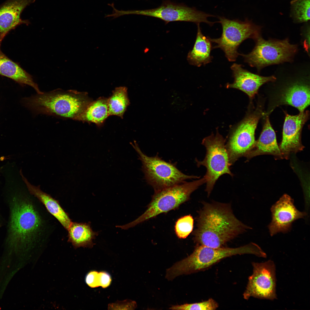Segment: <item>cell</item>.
Masks as SVG:
<instances>
[{
	"mask_svg": "<svg viewBox=\"0 0 310 310\" xmlns=\"http://www.w3.org/2000/svg\"><path fill=\"white\" fill-rule=\"evenodd\" d=\"M270 210L272 219L268 227L272 236L279 233L289 232L293 222L303 218L307 214L296 208L293 199L287 194L283 195L272 206Z\"/></svg>",
	"mask_w": 310,
	"mask_h": 310,
	"instance_id": "cell-13",
	"label": "cell"
},
{
	"mask_svg": "<svg viewBox=\"0 0 310 310\" xmlns=\"http://www.w3.org/2000/svg\"><path fill=\"white\" fill-rule=\"evenodd\" d=\"M197 25L196 40L192 49L188 54L187 59L190 65L199 67L212 62L213 57L211 52L213 46L210 38L206 36L202 33L200 24Z\"/></svg>",
	"mask_w": 310,
	"mask_h": 310,
	"instance_id": "cell-21",
	"label": "cell"
},
{
	"mask_svg": "<svg viewBox=\"0 0 310 310\" xmlns=\"http://www.w3.org/2000/svg\"><path fill=\"white\" fill-rule=\"evenodd\" d=\"M11 207L9 239L11 243H29L39 239L44 230V222L32 203L16 197Z\"/></svg>",
	"mask_w": 310,
	"mask_h": 310,
	"instance_id": "cell-4",
	"label": "cell"
},
{
	"mask_svg": "<svg viewBox=\"0 0 310 310\" xmlns=\"http://www.w3.org/2000/svg\"><path fill=\"white\" fill-rule=\"evenodd\" d=\"M136 302L129 300L118 301L108 305V309H134L137 307Z\"/></svg>",
	"mask_w": 310,
	"mask_h": 310,
	"instance_id": "cell-28",
	"label": "cell"
},
{
	"mask_svg": "<svg viewBox=\"0 0 310 310\" xmlns=\"http://www.w3.org/2000/svg\"><path fill=\"white\" fill-rule=\"evenodd\" d=\"M226 140L218 131L215 135L212 133L204 138L202 144L206 148V153L204 159L195 161L198 167L204 166L206 172L204 177L206 180L205 191L209 196L219 178L225 174L232 177L234 175L230 169V164L226 148Z\"/></svg>",
	"mask_w": 310,
	"mask_h": 310,
	"instance_id": "cell-7",
	"label": "cell"
},
{
	"mask_svg": "<svg viewBox=\"0 0 310 310\" xmlns=\"http://www.w3.org/2000/svg\"><path fill=\"white\" fill-rule=\"evenodd\" d=\"M127 88L125 86L116 88L112 95L107 98L109 116L116 115L123 118L128 106L130 104Z\"/></svg>",
	"mask_w": 310,
	"mask_h": 310,
	"instance_id": "cell-24",
	"label": "cell"
},
{
	"mask_svg": "<svg viewBox=\"0 0 310 310\" xmlns=\"http://www.w3.org/2000/svg\"><path fill=\"white\" fill-rule=\"evenodd\" d=\"M193 219L190 215L185 216L179 219L176 222L175 231L180 239H185L192 231Z\"/></svg>",
	"mask_w": 310,
	"mask_h": 310,
	"instance_id": "cell-26",
	"label": "cell"
},
{
	"mask_svg": "<svg viewBox=\"0 0 310 310\" xmlns=\"http://www.w3.org/2000/svg\"><path fill=\"white\" fill-rule=\"evenodd\" d=\"M218 18L222 33L219 38H210L211 42L216 44L213 49H220L229 61H235L240 55L238 49L240 44L246 39L255 40L260 36V28L248 20H231L222 16Z\"/></svg>",
	"mask_w": 310,
	"mask_h": 310,
	"instance_id": "cell-8",
	"label": "cell"
},
{
	"mask_svg": "<svg viewBox=\"0 0 310 310\" xmlns=\"http://www.w3.org/2000/svg\"><path fill=\"white\" fill-rule=\"evenodd\" d=\"M139 155L142 168L147 183L155 192L183 183L185 180L200 177L183 173L173 164L167 162L158 156L149 157L144 153L135 141L131 143Z\"/></svg>",
	"mask_w": 310,
	"mask_h": 310,
	"instance_id": "cell-6",
	"label": "cell"
},
{
	"mask_svg": "<svg viewBox=\"0 0 310 310\" xmlns=\"http://www.w3.org/2000/svg\"><path fill=\"white\" fill-rule=\"evenodd\" d=\"M109 116L107 98L100 97L91 101L76 121L93 123L100 127Z\"/></svg>",
	"mask_w": 310,
	"mask_h": 310,
	"instance_id": "cell-23",
	"label": "cell"
},
{
	"mask_svg": "<svg viewBox=\"0 0 310 310\" xmlns=\"http://www.w3.org/2000/svg\"><path fill=\"white\" fill-rule=\"evenodd\" d=\"M308 111L291 115L286 114L284 123L282 139L279 148L282 158H288L292 153H296L304 148L301 140V131L308 120Z\"/></svg>",
	"mask_w": 310,
	"mask_h": 310,
	"instance_id": "cell-14",
	"label": "cell"
},
{
	"mask_svg": "<svg viewBox=\"0 0 310 310\" xmlns=\"http://www.w3.org/2000/svg\"><path fill=\"white\" fill-rule=\"evenodd\" d=\"M263 114L262 110L257 108L248 113L230 133L225 147L231 166L245 157L253 146L255 130Z\"/></svg>",
	"mask_w": 310,
	"mask_h": 310,
	"instance_id": "cell-11",
	"label": "cell"
},
{
	"mask_svg": "<svg viewBox=\"0 0 310 310\" xmlns=\"http://www.w3.org/2000/svg\"><path fill=\"white\" fill-rule=\"evenodd\" d=\"M0 75L11 79L21 85L32 87L37 94L43 93L40 90L32 76L17 63L9 58L0 48Z\"/></svg>",
	"mask_w": 310,
	"mask_h": 310,
	"instance_id": "cell-20",
	"label": "cell"
},
{
	"mask_svg": "<svg viewBox=\"0 0 310 310\" xmlns=\"http://www.w3.org/2000/svg\"><path fill=\"white\" fill-rule=\"evenodd\" d=\"M99 286L103 288H106L110 284L112 279L110 274L105 271L98 272Z\"/></svg>",
	"mask_w": 310,
	"mask_h": 310,
	"instance_id": "cell-30",
	"label": "cell"
},
{
	"mask_svg": "<svg viewBox=\"0 0 310 310\" xmlns=\"http://www.w3.org/2000/svg\"><path fill=\"white\" fill-rule=\"evenodd\" d=\"M98 272L95 271L90 272L85 277V282L90 287L94 288L99 286Z\"/></svg>",
	"mask_w": 310,
	"mask_h": 310,
	"instance_id": "cell-29",
	"label": "cell"
},
{
	"mask_svg": "<svg viewBox=\"0 0 310 310\" xmlns=\"http://www.w3.org/2000/svg\"><path fill=\"white\" fill-rule=\"evenodd\" d=\"M20 173L30 193L36 197L44 205L48 211L67 230L72 222L58 201L43 192L39 186H36L30 184L23 175L21 170Z\"/></svg>",
	"mask_w": 310,
	"mask_h": 310,
	"instance_id": "cell-18",
	"label": "cell"
},
{
	"mask_svg": "<svg viewBox=\"0 0 310 310\" xmlns=\"http://www.w3.org/2000/svg\"><path fill=\"white\" fill-rule=\"evenodd\" d=\"M92 100L86 92L59 89L25 98L24 101L36 114L76 120Z\"/></svg>",
	"mask_w": 310,
	"mask_h": 310,
	"instance_id": "cell-2",
	"label": "cell"
},
{
	"mask_svg": "<svg viewBox=\"0 0 310 310\" xmlns=\"http://www.w3.org/2000/svg\"><path fill=\"white\" fill-rule=\"evenodd\" d=\"M35 0H7L0 5V48L3 40L11 30L22 24H30L29 21L22 20L21 15Z\"/></svg>",
	"mask_w": 310,
	"mask_h": 310,
	"instance_id": "cell-16",
	"label": "cell"
},
{
	"mask_svg": "<svg viewBox=\"0 0 310 310\" xmlns=\"http://www.w3.org/2000/svg\"><path fill=\"white\" fill-rule=\"evenodd\" d=\"M253 272L248 278L244 298L251 297L273 300L276 299V266L270 260L262 263L253 262Z\"/></svg>",
	"mask_w": 310,
	"mask_h": 310,
	"instance_id": "cell-12",
	"label": "cell"
},
{
	"mask_svg": "<svg viewBox=\"0 0 310 310\" xmlns=\"http://www.w3.org/2000/svg\"><path fill=\"white\" fill-rule=\"evenodd\" d=\"M280 99V104L290 105L303 112L310 104L309 86L305 83L294 82L284 89Z\"/></svg>",
	"mask_w": 310,
	"mask_h": 310,
	"instance_id": "cell-19",
	"label": "cell"
},
{
	"mask_svg": "<svg viewBox=\"0 0 310 310\" xmlns=\"http://www.w3.org/2000/svg\"><path fill=\"white\" fill-rule=\"evenodd\" d=\"M68 241L75 248L80 247L92 248L95 244L93 239L98 235L93 231L90 223L72 222L68 229Z\"/></svg>",
	"mask_w": 310,
	"mask_h": 310,
	"instance_id": "cell-22",
	"label": "cell"
},
{
	"mask_svg": "<svg viewBox=\"0 0 310 310\" xmlns=\"http://www.w3.org/2000/svg\"><path fill=\"white\" fill-rule=\"evenodd\" d=\"M262 253L261 248L253 243L236 248H215L197 245L190 255L167 270L165 278L171 280L181 275L202 271L222 259L233 255L251 254L260 257Z\"/></svg>",
	"mask_w": 310,
	"mask_h": 310,
	"instance_id": "cell-3",
	"label": "cell"
},
{
	"mask_svg": "<svg viewBox=\"0 0 310 310\" xmlns=\"http://www.w3.org/2000/svg\"><path fill=\"white\" fill-rule=\"evenodd\" d=\"M203 178L190 182H184L155 192L146 210L132 222L122 225V229H128L163 213L178 208L187 201L191 194L205 183Z\"/></svg>",
	"mask_w": 310,
	"mask_h": 310,
	"instance_id": "cell-5",
	"label": "cell"
},
{
	"mask_svg": "<svg viewBox=\"0 0 310 310\" xmlns=\"http://www.w3.org/2000/svg\"><path fill=\"white\" fill-rule=\"evenodd\" d=\"M119 16L125 15L137 14L160 19L166 23L175 21L193 22L196 24L205 23L210 26L216 22L210 21L209 17L214 16L182 4H177L166 0L158 7L153 9L133 10H119Z\"/></svg>",
	"mask_w": 310,
	"mask_h": 310,
	"instance_id": "cell-10",
	"label": "cell"
},
{
	"mask_svg": "<svg viewBox=\"0 0 310 310\" xmlns=\"http://www.w3.org/2000/svg\"><path fill=\"white\" fill-rule=\"evenodd\" d=\"M198 212L197 228L193 234L197 245L223 247L251 228L239 220L229 204L204 202Z\"/></svg>",
	"mask_w": 310,
	"mask_h": 310,
	"instance_id": "cell-1",
	"label": "cell"
},
{
	"mask_svg": "<svg viewBox=\"0 0 310 310\" xmlns=\"http://www.w3.org/2000/svg\"><path fill=\"white\" fill-rule=\"evenodd\" d=\"M230 68L234 80L231 84L228 83L226 87L240 90L246 94L251 99L257 93L262 85L276 80L274 76L264 77L251 73L243 68L241 64L234 63Z\"/></svg>",
	"mask_w": 310,
	"mask_h": 310,
	"instance_id": "cell-15",
	"label": "cell"
},
{
	"mask_svg": "<svg viewBox=\"0 0 310 310\" xmlns=\"http://www.w3.org/2000/svg\"><path fill=\"white\" fill-rule=\"evenodd\" d=\"M218 307V303L215 300L210 299L206 301L199 303L172 306L169 309L179 310H212L216 309Z\"/></svg>",
	"mask_w": 310,
	"mask_h": 310,
	"instance_id": "cell-27",
	"label": "cell"
},
{
	"mask_svg": "<svg viewBox=\"0 0 310 310\" xmlns=\"http://www.w3.org/2000/svg\"><path fill=\"white\" fill-rule=\"evenodd\" d=\"M256 44L247 54H240L245 61L259 70L266 66L291 61L297 51L296 45L288 40H265L259 36L255 40Z\"/></svg>",
	"mask_w": 310,
	"mask_h": 310,
	"instance_id": "cell-9",
	"label": "cell"
},
{
	"mask_svg": "<svg viewBox=\"0 0 310 310\" xmlns=\"http://www.w3.org/2000/svg\"><path fill=\"white\" fill-rule=\"evenodd\" d=\"M310 0H294L291 2V15L294 20L306 22L310 19Z\"/></svg>",
	"mask_w": 310,
	"mask_h": 310,
	"instance_id": "cell-25",
	"label": "cell"
},
{
	"mask_svg": "<svg viewBox=\"0 0 310 310\" xmlns=\"http://www.w3.org/2000/svg\"><path fill=\"white\" fill-rule=\"evenodd\" d=\"M271 154L276 157L282 158L277 143L276 135L270 122L268 116L265 122L260 136L252 148L245 157L249 159L257 156Z\"/></svg>",
	"mask_w": 310,
	"mask_h": 310,
	"instance_id": "cell-17",
	"label": "cell"
}]
</instances>
